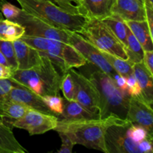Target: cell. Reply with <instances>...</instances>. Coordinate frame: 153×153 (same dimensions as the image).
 Masks as SVG:
<instances>
[{"label":"cell","mask_w":153,"mask_h":153,"mask_svg":"<svg viewBox=\"0 0 153 153\" xmlns=\"http://www.w3.org/2000/svg\"><path fill=\"white\" fill-rule=\"evenodd\" d=\"M127 119L116 116L89 120H59L55 128V131L67 134L73 143L89 149L108 153L105 135L107 128L114 124L125 123Z\"/></svg>","instance_id":"obj_1"},{"label":"cell","mask_w":153,"mask_h":153,"mask_svg":"<svg viewBox=\"0 0 153 153\" xmlns=\"http://www.w3.org/2000/svg\"><path fill=\"white\" fill-rule=\"evenodd\" d=\"M42 55L43 61L40 65L28 70H13L10 79L41 97L59 95L64 73L49 57Z\"/></svg>","instance_id":"obj_2"},{"label":"cell","mask_w":153,"mask_h":153,"mask_svg":"<svg viewBox=\"0 0 153 153\" xmlns=\"http://www.w3.org/2000/svg\"><path fill=\"white\" fill-rule=\"evenodd\" d=\"M88 78L95 85L100 96L99 118L116 116L126 119L130 97L123 94L113 79L97 67L90 72Z\"/></svg>","instance_id":"obj_3"},{"label":"cell","mask_w":153,"mask_h":153,"mask_svg":"<svg viewBox=\"0 0 153 153\" xmlns=\"http://www.w3.org/2000/svg\"><path fill=\"white\" fill-rule=\"evenodd\" d=\"M20 39L49 57L64 74L70 69L79 68L88 62L83 55L71 44L59 40L25 34Z\"/></svg>","instance_id":"obj_4"},{"label":"cell","mask_w":153,"mask_h":153,"mask_svg":"<svg viewBox=\"0 0 153 153\" xmlns=\"http://www.w3.org/2000/svg\"><path fill=\"white\" fill-rule=\"evenodd\" d=\"M16 1L27 13L38 16L59 28L79 33L86 22L83 16L69 13L48 0Z\"/></svg>","instance_id":"obj_5"},{"label":"cell","mask_w":153,"mask_h":153,"mask_svg":"<svg viewBox=\"0 0 153 153\" xmlns=\"http://www.w3.org/2000/svg\"><path fill=\"white\" fill-rule=\"evenodd\" d=\"M79 34L101 51L123 60H128L124 45L101 20H87Z\"/></svg>","instance_id":"obj_6"},{"label":"cell","mask_w":153,"mask_h":153,"mask_svg":"<svg viewBox=\"0 0 153 153\" xmlns=\"http://www.w3.org/2000/svg\"><path fill=\"white\" fill-rule=\"evenodd\" d=\"M14 22L20 24L25 28L24 34L25 35L59 40L70 44V30L59 28L38 16L27 13L23 9L21 10Z\"/></svg>","instance_id":"obj_7"},{"label":"cell","mask_w":153,"mask_h":153,"mask_svg":"<svg viewBox=\"0 0 153 153\" xmlns=\"http://www.w3.org/2000/svg\"><path fill=\"white\" fill-rule=\"evenodd\" d=\"M131 123L127 120L125 123L114 124L107 128L105 141L108 153H141L140 143L133 140L127 132Z\"/></svg>","instance_id":"obj_8"},{"label":"cell","mask_w":153,"mask_h":153,"mask_svg":"<svg viewBox=\"0 0 153 153\" xmlns=\"http://www.w3.org/2000/svg\"><path fill=\"white\" fill-rule=\"evenodd\" d=\"M59 118L55 115L48 114L34 109H29L22 117L10 123L13 127L24 129L30 135L41 134L57 126Z\"/></svg>","instance_id":"obj_9"},{"label":"cell","mask_w":153,"mask_h":153,"mask_svg":"<svg viewBox=\"0 0 153 153\" xmlns=\"http://www.w3.org/2000/svg\"><path fill=\"white\" fill-rule=\"evenodd\" d=\"M74 80V100L94 114H99L100 96L97 89L92 82L82 73H78L73 69L68 70ZM99 117V115H98Z\"/></svg>","instance_id":"obj_10"},{"label":"cell","mask_w":153,"mask_h":153,"mask_svg":"<svg viewBox=\"0 0 153 153\" xmlns=\"http://www.w3.org/2000/svg\"><path fill=\"white\" fill-rule=\"evenodd\" d=\"M70 43L83 55L89 64L97 67L100 70L108 75L111 78L113 77L117 73L113 67L103 57L99 49L90 43L79 33L70 31Z\"/></svg>","instance_id":"obj_11"},{"label":"cell","mask_w":153,"mask_h":153,"mask_svg":"<svg viewBox=\"0 0 153 153\" xmlns=\"http://www.w3.org/2000/svg\"><path fill=\"white\" fill-rule=\"evenodd\" d=\"M131 123L140 126L152 134V108L141 99L130 97L126 117Z\"/></svg>","instance_id":"obj_12"},{"label":"cell","mask_w":153,"mask_h":153,"mask_svg":"<svg viewBox=\"0 0 153 153\" xmlns=\"http://www.w3.org/2000/svg\"><path fill=\"white\" fill-rule=\"evenodd\" d=\"M116 0H76L78 13L87 20L101 19L112 14Z\"/></svg>","instance_id":"obj_13"},{"label":"cell","mask_w":153,"mask_h":153,"mask_svg":"<svg viewBox=\"0 0 153 153\" xmlns=\"http://www.w3.org/2000/svg\"><path fill=\"white\" fill-rule=\"evenodd\" d=\"M3 100H9L17 102L25 105L34 110L39 111L43 112L48 114L55 115L49 110L41 97L29 91L25 87L17 85L16 83V85L11 88L10 92Z\"/></svg>","instance_id":"obj_14"},{"label":"cell","mask_w":153,"mask_h":153,"mask_svg":"<svg viewBox=\"0 0 153 153\" xmlns=\"http://www.w3.org/2000/svg\"><path fill=\"white\" fill-rule=\"evenodd\" d=\"M17 69L28 70L40 65L43 61V55L37 49L27 44L21 39L13 41Z\"/></svg>","instance_id":"obj_15"},{"label":"cell","mask_w":153,"mask_h":153,"mask_svg":"<svg viewBox=\"0 0 153 153\" xmlns=\"http://www.w3.org/2000/svg\"><path fill=\"white\" fill-rule=\"evenodd\" d=\"M112 13L124 21H146V6L137 0H116Z\"/></svg>","instance_id":"obj_16"},{"label":"cell","mask_w":153,"mask_h":153,"mask_svg":"<svg viewBox=\"0 0 153 153\" xmlns=\"http://www.w3.org/2000/svg\"><path fill=\"white\" fill-rule=\"evenodd\" d=\"M133 74L135 76L141 89V97L140 99L149 105L152 106L153 103V76L148 71L143 61L133 64Z\"/></svg>","instance_id":"obj_17"},{"label":"cell","mask_w":153,"mask_h":153,"mask_svg":"<svg viewBox=\"0 0 153 153\" xmlns=\"http://www.w3.org/2000/svg\"><path fill=\"white\" fill-rule=\"evenodd\" d=\"M29 109L31 108L22 103L9 100H0V119L7 125L22 117Z\"/></svg>","instance_id":"obj_18"},{"label":"cell","mask_w":153,"mask_h":153,"mask_svg":"<svg viewBox=\"0 0 153 153\" xmlns=\"http://www.w3.org/2000/svg\"><path fill=\"white\" fill-rule=\"evenodd\" d=\"M27 150L17 141L10 126L0 120V153H25Z\"/></svg>","instance_id":"obj_19"},{"label":"cell","mask_w":153,"mask_h":153,"mask_svg":"<svg viewBox=\"0 0 153 153\" xmlns=\"http://www.w3.org/2000/svg\"><path fill=\"white\" fill-rule=\"evenodd\" d=\"M64 108L59 117L65 120H89L99 118L98 115L94 114L85 108L76 100H67L63 99Z\"/></svg>","instance_id":"obj_20"},{"label":"cell","mask_w":153,"mask_h":153,"mask_svg":"<svg viewBox=\"0 0 153 153\" xmlns=\"http://www.w3.org/2000/svg\"><path fill=\"white\" fill-rule=\"evenodd\" d=\"M127 26L136 37L144 51H153V37L146 21H125Z\"/></svg>","instance_id":"obj_21"},{"label":"cell","mask_w":153,"mask_h":153,"mask_svg":"<svg viewBox=\"0 0 153 153\" xmlns=\"http://www.w3.org/2000/svg\"><path fill=\"white\" fill-rule=\"evenodd\" d=\"M25 34V28L17 22L4 19L0 13V40L14 41L19 40Z\"/></svg>","instance_id":"obj_22"},{"label":"cell","mask_w":153,"mask_h":153,"mask_svg":"<svg viewBox=\"0 0 153 153\" xmlns=\"http://www.w3.org/2000/svg\"><path fill=\"white\" fill-rule=\"evenodd\" d=\"M126 46L125 49L128 60L133 64L142 62L144 50L128 26L126 28Z\"/></svg>","instance_id":"obj_23"},{"label":"cell","mask_w":153,"mask_h":153,"mask_svg":"<svg viewBox=\"0 0 153 153\" xmlns=\"http://www.w3.org/2000/svg\"><path fill=\"white\" fill-rule=\"evenodd\" d=\"M102 22H104L115 34L117 37L119 39L120 41L126 47V28L127 25L125 21L120 17L119 16L112 13L109 16L101 19Z\"/></svg>","instance_id":"obj_24"},{"label":"cell","mask_w":153,"mask_h":153,"mask_svg":"<svg viewBox=\"0 0 153 153\" xmlns=\"http://www.w3.org/2000/svg\"><path fill=\"white\" fill-rule=\"evenodd\" d=\"M100 50V49H99ZM106 61L113 67L114 70L121 76L127 77L133 73V63L129 60H123L120 58L114 56L108 52L100 50Z\"/></svg>","instance_id":"obj_25"},{"label":"cell","mask_w":153,"mask_h":153,"mask_svg":"<svg viewBox=\"0 0 153 153\" xmlns=\"http://www.w3.org/2000/svg\"><path fill=\"white\" fill-rule=\"evenodd\" d=\"M75 83L70 72L64 73L61 79L60 90L62 91L64 99L67 100H74L75 97Z\"/></svg>","instance_id":"obj_26"},{"label":"cell","mask_w":153,"mask_h":153,"mask_svg":"<svg viewBox=\"0 0 153 153\" xmlns=\"http://www.w3.org/2000/svg\"><path fill=\"white\" fill-rule=\"evenodd\" d=\"M0 52L4 55L7 61H8L10 68L13 70H16L17 69V63H16L13 42L0 40Z\"/></svg>","instance_id":"obj_27"},{"label":"cell","mask_w":153,"mask_h":153,"mask_svg":"<svg viewBox=\"0 0 153 153\" xmlns=\"http://www.w3.org/2000/svg\"><path fill=\"white\" fill-rule=\"evenodd\" d=\"M42 99L49 110L58 117L62 114L64 104H63V99L59 95L45 96L42 97Z\"/></svg>","instance_id":"obj_28"},{"label":"cell","mask_w":153,"mask_h":153,"mask_svg":"<svg viewBox=\"0 0 153 153\" xmlns=\"http://www.w3.org/2000/svg\"><path fill=\"white\" fill-rule=\"evenodd\" d=\"M128 135L137 143H140L146 139H152V134H150L146 129L140 126L131 123L127 128Z\"/></svg>","instance_id":"obj_29"},{"label":"cell","mask_w":153,"mask_h":153,"mask_svg":"<svg viewBox=\"0 0 153 153\" xmlns=\"http://www.w3.org/2000/svg\"><path fill=\"white\" fill-rule=\"evenodd\" d=\"M22 9L16 7L6 0H0V11L5 19L14 22Z\"/></svg>","instance_id":"obj_30"},{"label":"cell","mask_w":153,"mask_h":153,"mask_svg":"<svg viewBox=\"0 0 153 153\" xmlns=\"http://www.w3.org/2000/svg\"><path fill=\"white\" fill-rule=\"evenodd\" d=\"M126 88L130 97H141V89L133 73L126 77Z\"/></svg>","instance_id":"obj_31"},{"label":"cell","mask_w":153,"mask_h":153,"mask_svg":"<svg viewBox=\"0 0 153 153\" xmlns=\"http://www.w3.org/2000/svg\"><path fill=\"white\" fill-rule=\"evenodd\" d=\"M58 133L61 139V146L58 150V152L71 153L73 152V148L75 146V143L66 134L61 132V131H58Z\"/></svg>","instance_id":"obj_32"},{"label":"cell","mask_w":153,"mask_h":153,"mask_svg":"<svg viewBox=\"0 0 153 153\" xmlns=\"http://www.w3.org/2000/svg\"><path fill=\"white\" fill-rule=\"evenodd\" d=\"M16 83L10 78L0 79V100H3Z\"/></svg>","instance_id":"obj_33"},{"label":"cell","mask_w":153,"mask_h":153,"mask_svg":"<svg viewBox=\"0 0 153 153\" xmlns=\"http://www.w3.org/2000/svg\"><path fill=\"white\" fill-rule=\"evenodd\" d=\"M54 1L55 4H58V5L63 10L73 14L79 15L78 13L77 7L73 4V2H76V0H54Z\"/></svg>","instance_id":"obj_34"},{"label":"cell","mask_w":153,"mask_h":153,"mask_svg":"<svg viewBox=\"0 0 153 153\" xmlns=\"http://www.w3.org/2000/svg\"><path fill=\"white\" fill-rule=\"evenodd\" d=\"M143 63L148 71L153 76V51L143 52Z\"/></svg>","instance_id":"obj_35"},{"label":"cell","mask_w":153,"mask_h":153,"mask_svg":"<svg viewBox=\"0 0 153 153\" xmlns=\"http://www.w3.org/2000/svg\"><path fill=\"white\" fill-rule=\"evenodd\" d=\"M146 22L149 26V32L153 37V9L146 6Z\"/></svg>","instance_id":"obj_36"},{"label":"cell","mask_w":153,"mask_h":153,"mask_svg":"<svg viewBox=\"0 0 153 153\" xmlns=\"http://www.w3.org/2000/svg\"><path fill=\"white\" fill-rule=\"evenodd\" d=\"M13 70L9 67H4L0 64V79H8L12 75Z\"/></svg>","instance_id":"obj_37"},{"label":"cell","mask_w":153,"mask_h":153,"mask_svg":"<svg viewBox=\"0 0 153 153\" xmlns=\"http://www.w3.org/2000/svg\"><path fill=\"white\" fill-rule=\"evenodd\" d=\"M0 64H1V65H2V66H4V67H9V68H10V65H9V64H8V61H7L6 58L4 56V55H3V54L1 53V52H0ZM10 69H11V68H10ZM11 70H12V69H11Z\"/></svg>","instance_id":"obj_38"},{"label":"cell","mask_w":153,"mask_h":153,"mask_svg":"<svg viewBox=\"0 0 153 153\" xmlns=\"http://www.w3.org/2000/svg\"><path fill=\"white\" fill-rule=\"evenodd\" d=\"M145 6L153 9V0H144Z\"/></svg>","instance_id":"obj_39"},{"label":"cell","mask_w":153,"mask_h":153,"mask_svg":"<svg viewBox=\"0 0 153 153\" xmlns=\"http://www.w3.org/2000/svg\"><path fill=\"white\" fill-rule=\"evenodd\" d=\"M137 1H140V2H142V3H143V4H145V3H144V0H137Z\"/></svg>","instance_id":"obj_40"},{"label":"cell","mask_w":153,"mask_h":153,"mask_svg":"<svg viewBox=\"0 0 153 153\" xmlns=\"http://www.w3.org/2000/svg\"><path fill=\"white\" fill-rule=\"evenodd\" d=\"M48 1H52V2L55 3V1H54V0H48Z\"/></svg>","instance_id":"obj_41"}]
</instances>
